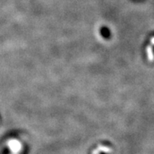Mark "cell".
<instances>
[{"mask_svg": "<svg viewBox=\"0 0 154 154\" xmlns=\"http://www.w3.org/2000/svg\"><path fill=\"white\" fill-rule=\"evenodd\" d=\"M152 43H154V38H152Z\"/></svg>", "mask_w": 154, "mask_h": 154, "instance_id": "6da1fadb", "label": "cell"}]
</instances>
